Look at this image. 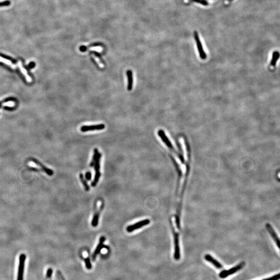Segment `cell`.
<instances>
[{
    "label": "cell",
    "mask_w": 280,
    "mask_h": 280,
    "mask_svg": "<svg viewBox=\"0 0 280 280\" xmlns=\"http://www.w3.org/2000/svg\"><path fill=\"white\" fill-rule=\"evenodd\" d=\"M228 1L229 2H231V1H233V0H228Z\"/></svg>",
    "instance_id": "obj_30"
},
{
    "label": "cell",
    "mask_w": 280,
    "mask_h": 280,
    "mask_svg": "<svg viewBox=\"0 0 280 280\" xmlns=\"http://www.w3.org/2000/svg\"><path fill=\"white\" fill-rule=\"evenodd\" d=\"M194 39L196 42L197 46L198 47V52H199V55L201 58V59L202 60H205L206 58V52H204L201 42L199 39V35L198 32L195 31L194 32Z\"/></svg>",
    "instance_id": "obj_7"
},
{
    "label": "cell",
    "mask_w": 280,
    "mask_h": 280,
    "mask_svg": "<svg viewBox=\"0 0 280 280\" xmlns=\"http://www.w3.org/2000/svg\"><path fill=\"white\" fill-rule=\"evenodd\" d=\"M85 177L86 179L88 181H90L91 179V174L90 172H87L85 175Z\"/></svg>",
    "instance_id": "obj_25"
},
{
    "label": "cell",
    "mask_w": 280,
    "mask_h": 280,
    "mask_svg": "<svg viewBox=\"0 0 280 280\" xmlns=\"http://www.w3.org/2000/svg\"><path fill=\"white\" fill-rule=\"evenodd\" d=\"M101 154L99 152L98 157L96 160V162L94 163V169H95V176L94 179L93 181V182L91 183V186L92 187H95L98 184L100 177L101 176V173L100 171V159H101Z\"/></svg>",
    "instance_id": "obj_3"
},
{
    "label": "cell",
    "mask_w": 280,
    "mask_h": 280,
    "mask_svg": "<svg viewBox=\"0 0 280 280\" xmlns=\"http://www.w3.org/2000/svg\"><path fill=\"white\" fill-rule=\"evenodd\" d=\"M10 4V2L8 1H6V2H4L0 3V6H5V5H8Z\"/></svg>",
    "instance_id": "obj_26"
},
{
    "label": "cell",
    "mask_w": 280,
    "mask_h": 280,
    "mask_svg": "<svg viewBox=\"0 0 280 280\" xmlns=\"http://www.w3.org/2000/svg\"><path fill=\"white\" fill-rule=\"evenodd\" d=\"M30 169L32 171H36V172H38L39 171V170L37 169V168H30Z\"/></svg>",
    "instance_id": "obj_27"
},
{
    "label": "cell",
    "mask_w": 280,
    "mask_h": 280,
    "mask_svg": "<svg viewBox=\"0 0 280 280\" xmlns=\"http://www.w3.org/2000/svg\"><path fill=\"white\" fill-rule=\"evenodd\" d=\"M106 127L104 124H100L94 126H84L81 128V130L85 132L89 131L100 130H103Z\"/></svg>",
    "instance_id": "obj_11"
},
{
    "label": "cell",
    "mask_w": 280,
    "mask_h": 280,
    "mask_svg": "<svg viewBox=\"0 0 280 280\" xmlns=\"http://www.w3.org/2000/svg\"><path fill=\"white\" fill-rule=\"evenodd\" d=\"M85 263H86V267L87 269L88 270H90L91 268H92V266H91V262H90V258H89V257H87V258L85 259Z\"/></svg>",
    "instance_id": "obj_22"
},
{
    "label": "cell",
    "mask_w": 280,
    "mask_h": 280,
    "mask_svg": "<svg viewBox=\"0 0 280 280\" xmlns=\"http://www.w3.org/2000/svg\"><path fill=\"white\" fill-rule=\"evenodd\" d=\"M18 66H19L20 70L21 72H22V74H23V75H24V76H25V77H26V79L27 81L28 82H29V83H31V82H32V79H31V77H30L28 75V74L27 73V70H26V69H25V68L23 67V66H22L21 62L20 61H18Z\"/></svg>",
    "instance_id": "obj_15"
},
{
    "label": "cell",
    "mask_w": 280,
    "mask_h": 280,
    "mask_svg": "<svg viewBox=\"0 0 280 280\" xmlns=\"http://www.w3.org/2000/svg\"><path fill=\"white\" fill-rule=\"evenodd\" d=\"M105 240H106V238L104 236H102L101 238H100V239L99 244H98L97 246L95 251L93 252V255L92 256V261H95L96 258H97V256L98 255L99 253H100V252H101L102 249L103 248L104 242H105Z\"/></svg>",
    "instance_id": "obj_10"
},
{
    "label": "cell",
    "mask_w": 280,
    "mask_h": 280,
    "mask_svg": "<svg viewBox=\"0 0 280 280\" xmlns=\"http://www.w3.org/2000/svg\"><path fill=\"white\" fill-rule=\"evenodd\" d=\"M204 259L206 261H209L210 263H211L212 265H213L217 269H221V268L223 267V265H221V263H219V261L216 260L215 258H213L211 255H210L209 254H206V255L204 256Z\"/></svg>",
    "instance_id": "obj_12"
},
{
    "label": "cell",
    "mask_w": 280,
    "mask_h": 280,
    "mask_svg": "<svg viewBox=\"0 0 280 280\" xmlns=\"http://www.w3.org/2000/svg\"><path fill=\"white\" fill-rule=\"evenodd\" d=\"M0 62H3L4 63L8 65V66H10L13 69H16L17 68V66H16L14 64H13L12 63V62L10 61L8 59H5L4 58H2L1 57H0Z\"/></svg>",
    "instance_id": "obj_18"
},
{
    "label": "cell",
    "mask_w": 280,
    "mask_h": 280,
    "mask_svg": "<svg viewBox=\"0 0 280 280\" xmlns=\"http://www.w3.org/2000/svg\"><path fill=\"white\" fill-rule=\"evenodd\" d=\"M32 161L34 162V163H35V164H37L38 166H39V167H41V168H42V170L43 171H44L49 176H52V175L54 174V172H53L52 170L51 169H49L48 168L46 167L44 165H43L42 163L39 162V161H37V160L33 159L32 160Z\"/></svg>",
    "instance_id": "obj_13"
},
{
    "label": "cell",
    "mask_w": 280,
    "mask_h": 280,
    "mask_svg": "<svg viewBox=\"0 0 280 280\" xmlns=\"http://www.w3.org/2000/svg\"><path fill=\"white\" fill-rule=\"evenodd\" d=\"M79 179H80V180L81 181L82 184L83 185V186H84V188L85 189V190L87 192H88L89 190H90V187L86 182V180L84 179V176H83V174L82 173H80Z\"/></svg>",
    "instance_id": "obj_19"
},
{
    "label": "cell",
    "mask_w": 280,
    "mask_h": 280,
    "mask_svg": "<svg viewBox=\"0 0 280 280\" xmlns=\"http://www.w3.org/2000/svg\"><path fill=\"white\" fill-rule=\"evenodd\" d=\"M189 1L192 2L199 3L200 4H202V5H204V6L209 5V3L206 0H189Z\"/></svg>",
    "instance_id": "obj_21"
},
{
    "label": "cell",
    "mask_w": 280,
    "mask_h": 280,
    "mask_svg": "<svg viewBox=\"0 0 280 280\" xmlns=\"http://www.w3.org/2000/svg\"><path fill=\"white\" fill-rule=\"evenodd\" d=\"M103 206V204H102V205H101L100 209H99V210L96 213L94 214V215L93 219H92V222H91V225L94 227H96L98 225L99 219V217H100V213L101 210L102 209Z\"/></svg>",
    "instance_id": "obj_14"
},
{
    "label": "cell",
    "mask_w": 280,
    "mask_h": 280,
    "mask_svg": "<svg viewBox=\"0 0 280 280\" xmlns=\"http://www.w3.org/2000/svg\"><path fill=\"white\" fill-rule=\"evenodd\" d=\"M266 228L267 229V231L269 232V234H270L271 237L272 238L274 241L275 242V244L278 246V248H280V239L278 237L277 233H276L275 230L273 228L272 226L269 223H266Z\"/></svg>",
    "instance_id": "obj_8"
},
{
    "label": "cell",
    "mask_w": 280,
    "mask_h": 280,
    "mask_svg": "<svg viewBox=\"0 0 280 280\" xmlns=\"http://www.w3.org/2000/svg\"><path fill=\"white\" fill-rule=\"evenodd\" d=\"M279 279H280V273H278L276 275H273V277L263 280H279Z\"/></svg>",
    "instance_id": "obj_24"
},
{
    "label": "cell",
    "mask_w": 280,
    "mask_h": 280,
    "mask_svg": "<svg viewBox=\"0 0 280 280\" xmlns=\"http://www.w3.org/2000/svg\"><path fill=\"white\" fill-rule=\"evenodd\" d=\"M280 54L278 52H274L273 53L272 58L270 64L271 66H274L276 65L277 62L279 58Z\"/></svg>",
    "instance_id": "obj_17"
},
{
    "label": "cell",
    "mask_w": 280,
    "mask_h": 280,
    "mask_svg": "<svg viewBox=\"0 0 280 280\" xmlns=\"http://www.w3.org/2000/svg\"><path fill=\"white\" fill-rule=\"evenodd\" d=\"M174 238V258L175 260L178 261L181 257L180 254V248L179 245V234L178 232L175 230L172 231Z\"/></svg>",
    "instance_id": "obj_5"
},
{
    "label": "cell",
    "mask_w": 280,
    "mask_h": 280,
    "mask_svg": "<svg viewBox=\"0 0 280 280\" xmlns=\"http://www.w3.org/2000/svg\"><path fill=\"white\" fill-rule=\"evenodd\" d=\"M58 273H59V275H60V277L61 278V279L62 280H64V278H63V276L62 275L61 273L59 272H58Z\"/></svg>",
    "instance_id": "obj_29"
},
{
    "label": "cell",
    "mask_w": 280,
    "mask_h": 280,
    "mask_svg": "<svg viewBox=\"0 0 280 280\" xmlns=\"http://www.w3.org/2000/svg\"><path fill=\"white\" fill-rule=\"evenodd\" d=\"M26 255L25 254H21L20 256L19 257V270H18V274L17 280H23V271H24V267H25V260H26Z\"/></svg>",
    "instance_id": "obj_9"
},
{
    "label": "cell",
    "mask_w": 280,
    "mask_h": 280,
    "mask_svg": "<svg viewBox=\"0 0 280 280\" xmlns=\"http://www.w3.org/2000/svg\"><path fill=\"white\" fill-rule=\"evenodd\" d=\"M15 104L13 101H8L7 102L2 103L0 106H6L9 107H13L15 106Z\"/></svg>",
    "instance_id": "obj_23"
},
{
    "label": "cell",
    "mask_w": 280,
    "mask_h": 280,
    "mask_svg": "<svg viewBox=\"0 0 280 280\" xmlns=\"http://www.w3.org/2000/svg\"><path fill=\"white\" fill-rule=\"evenodd\" d=\"M150 219H144V220H143L141 221H139L135 224H133L132 225L128 226L127 227L126 230H127V231H128V232H131L132 231L142 228V227L148 225L150 224Z\"/></svg>",
    "instance_id": "obj_6"
},
{
    "label": "cell",
    "mask_w": 280,
    "mask_h": 280,
    "mask_svg": "<svg viewBox=\"0 0 280 280\" xmlns=\"http://www.w3.org/2000/svg\"><path fill=\"white\" fill-rule=\"evenodd\" d=\"M158 134L160 138H161V139L162 140V141L165 143V144L166 145V146L169 148L171 150H172L173 152H174L176 155H177V156L179 158L180 160L182 161V162L184 163L185 160L183 156L182 155V154H179V152H177L175 150L173 146L172 145V143L171 142V141L168 138L167 135H166L165 132L162 130H159L158 131Z\"/></svg>",
    "instance_id": "obj_2"
},
{
    "label": "cell",
    "mask_w": 280,
    "mask_h": 280,
    "mask_svg": "<svg viewBox=\"0 0 280 280\" xmlns=\"http://www.w3.org/2000/svg\"><path fill=\"white\" fill-rule=\"evenodd\" d=\"M244 265H245V263L244 262H242L238 264V265L236 266V267L231 268V269H229L228 270L222 271L219 273V277L220 278H221V279H224V278H227V277H228L229 275H231V274H232L233 273L237 272L239 270H240L241 269L243 268Z\"/></svg>",
    "instance_id": "obj_4"
},
{
    "label": "cell",
    "mask_w": 280,
    "mask_h": 280,
    "mask_svg": "<svg viewBox=\"0 0 280 280\" xmlns=\"http://www.w3.org/2000/svg\"><path fill=\"white\" fill-rule=\"evenodd\" d=\"M52 273V269H49L48 271H47V275H48L49 277H50Z\"/></svg>",
    "instance_id": "obj_28"
},
{
    "label": "cell",
    "mask_w": 280,
    "mask_h": 280,
    "mask_svg": "<svg viewBox=\"0 0 280 280\" xmlns=\"http://www.w3.org/2000/svg\"><path fill=\"white\" fill-rule=\"evenodd\" d=\"M99 151L98 150L97 148H95L94 150V151H93V157H92V160H91V163L90 164V166L91 167H93V166L94 165V163H95V162H96V160L97 159V157H98V155Z\"/></svg>",
    "instance_id": "obj_20"
},
{
    "label": "cell",
    "mask_w": 280,
    "mask_h": 280,
    "mask_svg": "<svg viewBox=\"0 0 280 280\" xmlns=\"http://www.w3.org/2000/svg\"><path fill=\"white\" fill-rule=\"evenodd\" d=\"M127 75L128 77V90L130 91L132 89L133 86V74L132 72L130 70H129L127 72Z\"/></svg>",
    "instance_id": "obj_16"
},
{
    "label": "cell",
    "mask_w": 280,
    "mask_h": 280,
    "mask_svg": "<svg viewBox=\"0 0 280 280\" xmlns=\"http://www.w3.org/2000/svg\"><path fill=\"white\" fill-rule=\"evenodd\" d=\"M187 152H188V161L186 163V174L185 175L184 181L183 183V185L182 187V190L181 192L180 197H179V203L177 204V213L175 216V224H176V227L177 228L180 230L181 229V209H182V201H183V198L184 197V194H185V190L186 188V186L187 184V181L188 179V177L189 175V171H190V150L188 148H187Z\"/></svg>",
    "instance_id": "obj_1"
}]
</instances>
